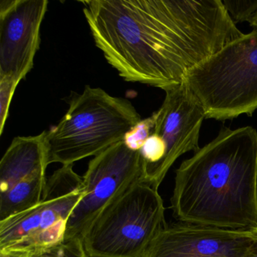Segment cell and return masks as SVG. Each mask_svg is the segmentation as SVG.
Segmentation results:
<instances>
[{"label":"cell","instance_id":"obj_16","mask_svg":"<svg viewBox=\"0 0 257 257\" xmlns=\"http://www.w3.org/2000/svg\"><path fill=\"white\" fill-rule=\"evenodd\" d=\"M251 231H252L253 243H252V249H251L250 252L245 257H257V228L251 229Z\"/></svg>","mask_w":257,"mask_h":257},{"label":"cell","instance_id":"obj_2","mask_svg":"<svg viewBox=\"0 0 257 257\" xmlns=\"http://www.w3.org/2000/svg\"><path fill=\"white\" fill-rule=\"evenodd\" d=\"M171 210L181 222L257 228V132L222 127L176 171Z\"/></svg>","mask_w":257,"mask_h":257},{"label":"cell","instance_id":"obj_7","mask_svg":"<svg viewBox=\"0 0 257 257\" xmlns=\"http://www.w3.org/2000/svg\"><path fill=\"white\" fill-rule=\"evenodd\" d=\"M141 151L131 150L124 141L94 156L83 176L84 195L70 216L65 240L80 237L97 216L131 186L144 182Z\"/></svg>","mask_w":257,"mask_h":257},{"label":"cell","instance_id":"obj_3","mask_svg":"<svg viewBox=\"0 0 257 257\" xmlns=\"http://www.w3.org/2000/svg\"><path fill=\"white\" fill-rule=\"evenodd\" d=\"M141 120L130 100L86 86L70 100L59 123L46 132L49 164L73 165L94 157L123 141Z\"/></svg>","mask_w":257,"mask_h":257},{"label":"cell","instance_id":"obj_5","mask_svg":"<svg viewBox=\"0 0 257 257\" xmlns=\"http://www.w3.org/2000/svg\"><path fill=\"white\" fill-rule=\"evenodd\" d=\"M165 207L148 183L138 182L108 206L82 236L90 257H141L166 226Z\"/></svg>","mask_w":257,"mask_h":257},{"label":"cell","instance_id":"obj_12","mask_svg":"<svg viewBox=\"0 0 257 257\" xmlns=\"http://www.w3.org/2000/svg\"><path fill=\"white\" fill-rule=\"evenodd\" d=\"M29 257H90L80 237L64 240L61 243L30 254Z\"/></svg>","mask_w":257,"mask_h":257},{"label":"cell","instance_id":"obj_11","mask_svg":"<svg viewBox=\"0 0 257 257\" xmlns=\"http://www.w3.org/2000/svg\"><path fill=\"white\" fill-rule=\"evenodd\" d=\"M165 91L162 106L153 114V133L162 138L166 147L160 170L162 181L180 156L199 150L200 130L206 118L202 106L184 83Z\"/></svg>","mask_w":257,"mask_h":257},{"label":"cell","instance_id":"obj_9","mask_svg":"<svg viewBox=\"0 0 257 257\" xmlns=\"http://www.w3.org/2000/svg\"><path fill=\"white\" fill-rule=\"evenodd\" d=\"M47 0H2L0 4V77L20 83L34 67Z\"/></svg>","mask_w":257,"mask_h":257},{"label":"cell","instance_id":"obj_4","mask_svg":"<svg viewBox=\"0 0 257 257\" xmlns=\"http://www.w3.org/2000/svg\"><path fill=\"white\" fill-rule=\"evenodd\" d=\"M183 83L206 118L252 115L257 109V31L243 34L192 67Z\"/></svg>","mask_w":257,"mask_h":257},{"label":"cell","instance_id":"obj_6","mask_svg":"<svg viewBox=\"0 0 257 257\" xmlns=\"http://www.w3.org/2000/svg\"><path fill=\"white\" fill-rule=\"evenodd\" d=\"M85 194L83 178L73 165H62L47 179L40 202L0 221V252L31 254L64 241L70 216Z\"/></svg>","mask_w":257,"mask_h":257},{"label":"cell","instance_id":"obj_14","mask_svg":"<svg viewBox=\"0 0 257 257\" xmlns=\"http://www.w3.org/2000/svg\"><path fill=\"white\" fill-rule=\"evenodd\" d=\"M154 125V117L152 115L138 123L130 132L126 134L123 141L131 150L141 151L146 141L153 133Z\"/></svg>","mask_w":257,"mask_h":257},{"label":"cell","instance_id":"obj_13","mask_svg":"<svg viewBox=\"0 0 257 257\" xmlns=\"http://www.w3.org/2000/svg\"><path fill=\"white\" fill-rule=\"evenodd\" d=\"M234 24L250 22L257 13V0H222Z\"/></svg>","mask_w":257,"mask_h":257},{"label":"cell","instance_id":"obj_17","mask_svg":"<svg viewBox=\"0 0 257 257\" xmlns=\"http://www.w3.org/2000/svg\"><path fill=\"white\" fill-rule=\"evenodd\" d=\"M30 254L21 252H0V257H29Z\"/></svg>","mask_w":257,"mask_h":257},{"label":"cell","instance_id":"obj_18","mask_svg":"<svg viewBox=\"0 0 257 257\" xmlns=\"http://www.w3.org/2000/svg\"><path fill=\"white\" fill-rule=\"evenodd\" d=\"M249 25L252 28V31H257V13L255 15L252 20L249 22Z\"/></svg>","mask_w":257,"mask_h":257},{"label":"cell","instance_id":"obj_8","mask_svg":"<svg viewBox=\"0 0 257 257\" xmlns=\"http://www.w3.org/2000/svg\"><path fill=\"white\" fill-rule=\"evenodd\" d=\"M46 132L19 137L0 162V221L31 208L41 201L49 159Z\"/></svg>","mask_w":257,"mask_h":257},{"label":"cell","instance_id":"obj_15","mask_svg":"<svg viewBox=\"0 0 257 257\" xmlns=\"http://www.w3.org/2000/svg\"><path fill=\"white\" fill-rule=\"evenodd\" d=\"M19 83L10 76L0 77V135L4 133L10 104Z\"/></svg>","mask_w":257,"mask_h":257},{"label":"cell","instance_id":"obj_10","mask_svg":"<svg viewBox=\"0 0 257 257\" xmlns=\"http://www.w3.org/2000/svg\"><path fill=\"white\" fill-rule=\"evenodd\" d=\"M252 243L251 230L179 221L167 225L141 257H245Z\"/></svg>","mask_w":257,"mask_h":257},{"label":"cell","instance_id":"obj_1","mask_svg":"<svg viewBox=\"0 0 257 257\" xmlns=\"http://www.w3.org/2000/svg\"><path fill=\"white\" fill-rule=\"evenodd\" d=\"M97 47L121 78L165 90L242 34L222 0H90Z\"/></svg>","mask_w":257,"mask_h":257}]
</instances>
